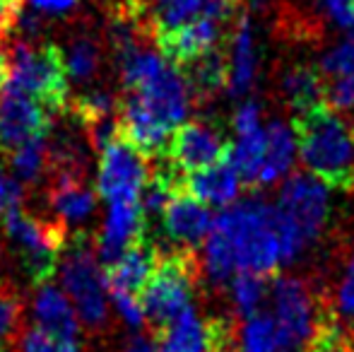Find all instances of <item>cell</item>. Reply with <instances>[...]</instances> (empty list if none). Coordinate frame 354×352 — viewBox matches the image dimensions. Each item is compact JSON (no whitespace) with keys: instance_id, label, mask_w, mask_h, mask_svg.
<instances>
[{"instance_id":"cell-22","label":"cell","mask_w":354,"mask_h":352,"mask_svg":"<svg viewBox=\"0 0 354 352\" xmlns=\"http://www.w3.org/2000/svg\"><path fill=\"white\" fill-rule=\"evenodd\" d=\"M138 10L136 17H145L154 39H159L193 22L203 12V0H140Z\"/></svg>"},{"instance_id":"cell-37","label":"cell","mask_w":354,"mask_h":352,"mask_svg":"<svg viewBox=\"0 0 354 352\" xmlns=\"http://www.w3.org/2000/svg\"><path fill=\"white\" fill-rule=\"evenodd\" d=\"M337 306H340V314L345 319H354V256L347 266L345 280L337 290Z\"/></svg>"},{"instance_id":"cell-5","label":"cell","mask_w":354,"mask_h":352,"mask_svg":"<svg viewBox=\"0 0 354 352\" xmlns=\"http://www.w3.org/2000/svg\"><path fill=\"white\" fill-rule=\"evenodd\" d=\"M8 85L41 102L51 113L66 109L71 102V94H68L71 77L66 71V58L56 46L17 44L10 56Z\"/></svg>"},{"instance_id":"cell-23","label":"cell","mask_w":354,"mask_h":352,"mask_svg":"<svg viewBox=\"0 0 354 352\" xmlns=\"http://www.w3.org/2000/svg\"><path fill=\"white\" fill-rule=\"evenodd\" d=\"M282 92L287 97L289 106L297 109L299 113L323 104V97L328 94V82L323 71L313 66H294L284 73Z\"/></svg>"},{"instance_id":"cell-21","label":"cell","mask_w":354,"mask_h":352,"mask_svg":"<svg viewBox=\"0 0 354 352\" xmlns=\"http://www.w3.org/2000/svg\"><path fill=\"white\" fill-rule=\"evenodd\" d=\"M97 193L87 188L77 176L58 174L56 186L51 188V207L63 225H77L84 222L94 212Z\"/></svg>"},{"instance_id":"cell-7","label":"cell","mask_w":354,"mask_h":352,"mask_svg":"<svg viewBox=\"0 0 354 352\" xmlns=\"http://www.w3.org/2000/svg\"><path fill=\"white\" fill-rule=\"evenodd\" d=\"M63 292L73 302L80 321L89 328L106 324L109 316V282L99 256L89 246L80 244L63 259Z\"/></svg>"},{"instance_id":"cell-19","label":"cell","mask_w":354,"mask_h":352,"mask_svg":"<svg viewBox=\"0 0 354 352\" xmlns=\"http://www.w3.org/2000/svg\"><path fill=\"white\" fill-rule=\"evenodd\" d=\"M258 71V53H256V39L248 17H241L236 22L232 37V56H229V92L234 97H241L251 89Z\"/></svg>"},{"instance_id":"cell-13","label":"cell","mask_w":354,"mask_h":352,"mask_svg":"<svg viewBox=\"0 0 354 352\" xmlns=\"http://www.w3.org/2000/svg\"><path fill=\"white\" fill-rule=\"evenodd\" d=\"M145 215L140 203H116L106 215L97 244V256L104 268L113 266L131 246L145 239Z\"/></svg>"},{"instance_id":"cell-15","label":"cell","mask_w":354,"mask_h":352,"mask_svg":"<svg viewBox=\"0 0 354 352\" xmlns=\"http://www.w3.org/2000/svg\"><path fill=\"white\" fill-rule=\"evenodd\" d=\"M222 29H224L222 22H217V19L201 12L193 22L183 24L181 29H176L171 34H164V37L154 39V41H157L159 51H162V56L169 63L183 68L196 61V58L205 56L207 51L217 48L219 39H222Z\"/></svg>"},{"instance_id":"cell-38","label":"cell","mask_w":354,"mask_h":352,"mask_svg":"<svg viewBox=\"0 0 354 352\" xmlns=\"http://www.w3.org/2000/svg\"><path fill=\"white\" fill-rule=\"evenodd\" d=\"M323 5H326L333 22H337L345 29L354 27V0H323Z\"/></svg>"},{"instance_id":"cell-18","label":"cell","mask_w":354,"mask_h":352,"mask_svg":"<svg viewBox=\"0 0 354 352\" xmlns=\"http://www.w3.org/2000/svg\"><path fill=\"white\" fill-rule=\"evenodd\" d=\"M183 188H186L193 198H198L201 203L227 207L239 198L241 176L234 169V165L229 162V155H227L222 162L207 167V169L193 172V174L183 176Z\"/></svg>"},{"instance_id":"cell-40","label":"cell","mask_w":354,"mask_h":352,"mask_svg":"<svg viewBox=\"0 0 354 352\" xmlns=\"http://www.w3.org/2000/svg\"><path fill=\"white\" fill-rule=\"evenodd\" d=\"M17 17H19V3H15V0H0V37H5L17 24Z\"/></svg>"},{"instance_id":"cell-12","label":"cell","mask_w":354,"mask_h":352,"mask_svg":"<svg viewBox=\"0 0 354 352\" xmlns=\"http://www.w3.org/2000/svg\"><path fill=\"white\" fill-rule=\"evenodd\" d=\"M227 155L229 145L222 140V136L212 126L201 121L181 123L171 133L167 150H164L169 167L181 176L207 169V167L222 162Z\"/></svg>"},{"instance_id":"cell-1","label":"cell","mask_w":354,"mask_h":352,"mask_svg":"<svg viewBox=\"0 0 354 352\" xmlns=\"http://www.w3.org/2000/svg\"><path fill=\"white\" fill-rule=\"evenodd\" d=\"M282 263L277 212L261 198L232 205L214 220L205 239V270L222 285L236 272L268 277Z\"/></svg>"},{"instance_id":"cell-36","label":"cell","mask_w":354,"mask_h":352,"mask_svg":"<svg viewBox=\"0 0 354 352\" xmlns=\"http://www.w3.org/2000/svg\"><path fill=\"white\" fill-rule=\"evenodd\" d=\"M234 128H236V136L261 131V109L256 102H246L239 106L236 116H234Z\"/></svg>"},{"instance_id":"cell-33","label":"cell","mask_w":354,"mask_h":352,"mask_svg":"<svg viewBox=\"0 0 354 352\" xmlns=\"http://www.w3.org/2000/svg\"><path fill=\"white\" fill-rule=\"evenodd\" d=\"M111 297L113 306H116L118 316L126 321L131 328H142L145 319V311H142V304H140V297L136 295H128V292H109Z\"/></svg>"},{"instance_id":"cell-6","label":"cell","mask_w":354,"mask_h":352,"mask_svg":"<svg viewBox=\"0 0 354 352\" xmlns=\"http://www.w3.org/2000/svg\"><path fill=\"white\" fill-rule=\"evenodd\" d=\"M3 225L12 244L19 249L24 266L39 285H46L56 272V263L66 249V225L29 215L19 207L5 212Z\"/></svg>"},{"instance_id":"cell-29","label":"cell","mask_w":354,"mask_h":352,"mask_svg":"<svg viewBox=\"0 0 354 352\" xmlns=\"http://www.w3.org/2000/svg\"><path fill=\"white\" fill-rule=\"evenodd\" d=\"M66 58L68 77L73 80H89L99 68V48L92 41H75L71 51L63 53Z\"/></svg>"},{"instance_id":"cell-30","label":"cell","mask_w":354,"mask_h":352,"mask_svg":"<svg viewBox=\"0 0 354 352\" xmlns=\"http://www.w3.org/2000/svg\"><path fill=\"white\" fill-rule=\"evenodd\" d=\"M321 71H323V75L330 77V80L354 75V34H347L340 44H335V46L326 53Z\"/></svg>"},{"instance_id":"cell-14","label":"cell","mask_w":354,"mask_h":352,"mask_svg":"<svg viewBox=\"0 0 354 352\" xmlns=\"http://www.w3.org/2000/svg\"><path fill=\"white\" fill-rule=\"evenodd\" d=\"M162 222L169 239L176 241L181 249H196L201 241L210 237L214 227V217L207 205L193 198L186 188H181L164 207Z\"/></svg>"},{"instance_id":"cell-31","label":"cell","mask_w":354,"mask_h":352,"mask_svg":"<svg viewBox=\"0 0 354 352\" xmlns=\"http://www.w3.org/2000/svg\"><path fill=\"white\" fill-rule=\"evenodd\" d=\"M19 352H80V340H61L48 331L34 326L24 331L19 338Z\"/></svg>"},{"instance_id":"cell-43","label":"cell","mask_w":354,"mask_h":352,"mask_svg":"<svg viewBox=\"0 0 354 352\" xmlns=\"http://www.w3.org/2000/svg\"><path fill=\"white\" fill-rule=\"evenodd\" d=\"M15 3H19V0H15Z\"/></svg>"},{"instance_id":"cell-2","label":"cell","mask_w":354,"mask_h":352,"mask_svg":"<svg viewBox=\"0 0 354 352\" xmlns=\"http://www.w3.org/2000/svg\"><path fill=\"white\" fill-rule=\"evenodd\" d=\"M301 162L326 186L354 188V126L328 104L308 109L294 118Z\"/></svg>"},{"instance_id":"cell-34","label":"cell","mask_w":354,"mask_h":352,"mask_svg":"<svg viewBox=\"0 0 354 352\" xmlns=\"http://www.w3.org/2000/svg\"><path fill=\"white\" fill-rule=\"evenodd\" d=\"M306 352H350V348H347L345 335L335 326H321L308 343Z\"/></svg>"},{"instance_id":"cell-20","label":"cell","mask_w":354,"mask_h":352,"mask_svg":"<svg viewBox=\"0 0 354 352\" xmlns=\"http://www.w3.org/2000/svg\"><path fill=\"white\" fill-rule=\"evenodd\" d=\"M297 133L292 126L282 121L270 123L266 131V162H263L258 186H270L289 174L297 160Z\"/></svg>"},{"instance_id":"cell-16","label":"cell","mask_w":354,"mask_h":352,"mask_svg":"<svg viewBox=\"0 0 354 352\" xmlns=\"http://www.w3.org/2000/svg\"><path fill=\"white\" fill-rule=\"evenodd\" d=\"M159 254L162 251L157 246L147 244V239L131 246L116 263L104 268L109 292H128V295L140 297V292L145 290V285H147V280L152 277L154 268L159 263Z\"/></svg>"},{"instance_id":"cell-39","label":"cell","mask_w":354,"mask_h":352,"mask_svg":"<svg viewBox=\"0 0 354 352\" xmlns=\"http://www.w3.org/2000/svg\"><path fill=\"white\" fill-rule=\"evenodd\" d=\"M27 3L39 15H63L75 8L77 0H27Z\"/></svg>"},{"instance_id":"cell-24","label":"cell","mask_w":354,"mask_h":352,"mask_svg":"<svg viewBox=\"0 0 354 352\" xmlns=\"http://www.w3.org/2000/svg\"><path fill=\"white\" fill-rule=\"evenodd\" d=\"M229 162L239 172L241 181L258 186L263 162H266V131H253L236 136V142L229 147Z\"/></svg>"},{"instance_id":"cell-25","label":"cell","mask_w":354,"mask_h":352,"mask_svg":"<svg viewBox=\"0 0 354 352\" xmlns=\"http://www.w3.org/2000/svg\"><path fill=\"white\" fill-rule=\"evenodd\" d=\"M183 68H186L183 75H186L188 85L201 94H214L229 82V61L222 56L219 48H212L205 56L196 58Z\"/></svg>"},{"instance_id":"cell-41","label":"cell","mask_w":354,"mask_h":352,"mask_svg":"<svg viewBox=\"0 0 354 352\" xmlns=\"http://www.w3.org/2000/svg\"><path fill=\"white\" fill-rule=\"evenodd\" d=\"M126 352H159V345H157V340H152V338L136 335V338L128 343Z\"/></svg>"},{"instance_id":"cell-11","label":"cell","mask_w":354,"mask_h":352,"mask_svg":"<svg viewBox=\"0 0 354 352\" xmlns=\"http://www.w3.org/2000/svg\"><path fill=\"white\" fill-rule=\"evenodd\" d=\"M232 326L227 321L203 319L193 306L157 331L159 352H232Z\"/></svg>"},{"instance_id":"cell-28","label":"cell","mask_w":354,"mask_h":352,"mask_svg":"<svg viewBox=\"0 0 354 352\" xmlns=\"http://www.w3.org/2000/svg\"><path fill=\"white\" fill-rule=\"evenodd\" d=\"M232 297L239 314H243L246 319L258 314V306L266 297V277L253 272H236L232 280Z\"/></svg>"},{"instance_id":"cell-10","label":"cell","mask_w":354,"mask_h":352,"mask_svg":"<svg viewBox=\"0 0 354 352\" xmlns=\"http://www.w3.org/2000/svg\"><path fill=\"white\" fill-rule=\"evenodd\" d=\"M53 113L17 87L5 85L0 92V152H15L24 142L46 138Z\"/></svg>"},{"instance_id":"cell-17","label":"cell","mask_w":354,"mask_h":352,"mask_svg":"<svg viewBox=\"0 0 354 352\" xmlns=\"http://www.w3.org/2000/svg\"><path fill=\"white\" fill-rule=\"evenodd\" d=\"M34 326L48 331L61 340H80V316L63 290L41 285L34 297Z\"/></svg>"},{"instance_id":"cell-3","label":"cell","mask_w":354,"mask_h":352,"mask_svg":"<svg viewBox=\"0 0 354 352\" xmlns=\"http://www.w3.org/2000/svg\"><path fill=\"white\" fill-rule=\"evenodd\" d=\"M277 232L282 263L294 261L318 234L328 220V188L313 174H292L277 198Z\"/></svg>"},{"instance_id":"cell-26","label":"cell","mask_w":354,"mask_h":352,"mask_svg":"<svg viewBox=\"0 0 354 352\" xmlns=\"http://www.w3.org/2000/svg\"><path fill=\"white\" fill-rule=\"evenodd\" d=\"M236 352H280L277 324L268 314H253L246 319L239 335Z\"/></svg>"},{"instance_id":"cell-32","label":"cell","mask_w":354,"mask_h":352,"mask_svg":"<svg viewBox=\"0 0 354 352\" xmlns=\"http://www.w3.org/2000/svg\"><path fill=\"white\" fill-rule=\"evenodd\" d=\"M19 299L12 292L0 290V352H5L10 348L15 338H17L19 331Z\"/></svg>"},{"instance_id":"cell-35","label":"cell","mask_w":354,"mask_h":352,"mask_svg":"<svg viewBox=\"0 0 354 352\" xmlns=\"http://www.w3.org/2000/svg\"><path fill=\"white\" fill-rule=\"evenodd\" d=\"M19 205H22V183L10 176L0 165V220L5 217V212Z\"/></svg>"},{"instance_id":"cell-42","label":"cell","mask_w":354,"mask_h":352,"mask_svg":"<svg viewBox=\"0 0 354 352\" xmlns=\"http://www.w3.org/2000/svg\"><path fill=\"white\" fill-rule=\"evenodd\" d=\"M8 77H10V61L3 53V48H0V92L8 85Z\"/></svg>"},{"instance_id":"cell-27","label":"cell","mask_w":354,"mask_h":352,"mask_svg":"<svg viewBox=\"0 0 354 352\" xmlns=\"http://www.w3.org/2000/svg\"><path fill=\"white\" fill-rule=\"evenodd\" d=\"M10 165H12V172L17 178H22V181H37L48 165L46 138L29 140L22 147H17L15 152H10Z\"/></svg>"},{"instance_id":"cell-9","label":"cell","mask_w":354,"mask_h":352,"mask_svg":"<svg viewBox=\"0 0 354 352\" xmlns=\"http://www.w3.org/2000/svg\"><path fill=\"white\" fill-rule=\"evenodd\" d=\"M275 299V324L280 352H304L306 343L316 335V319H313L311 295L304 282L294 277H280L272 285Z\"/></svg>"},{"instance_id":"cell-8","label":"cell","mask_w":354,"mask_h":352,"mask_svg":"<svg viewBox=\"0 0 354 352\" xmlns=\"http://www.w3.org/2000/svg\"><path fill=\"white\" fill-rule=\"evenodd\" d=\"M99 172H97V193L109 203H140L145 186L149 183L147 157L138 147H133L118 133L116 138L99 147Z\"/></svg>"},{"instance_id":"cell-4","label":"cell","mask_w":354,"mask_h":352,"mask_svg":"<svg viewBox=\"0 0 354 352\" xmlns=\"http://www.w3.org/2000/svg\"><path fill=\"white\" fill-rule=\"evenodd\" d=\"M198 282V259L193 249L162 251L152 277L140 292L145 319L154 328H164L193 306Z\"/></svg>"}]
</instances>
